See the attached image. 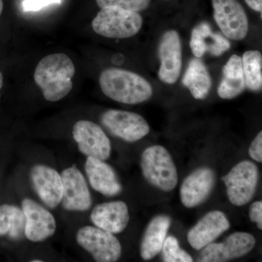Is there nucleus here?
<instances>
[{
    "instance_id": "obj_7",
    "label": "nucleus",
    "mask_w": 262,
    "mask_h": 262,
    "mask_svg": "<svg viewBox=\"0 0 262 262\" xmlns=\"http://www.w3.org/2000/svg\"><path fill=\"white\" fill-rule=\"evenodd\" d=\"M213 18L224 35L232 40L246 38L249 29L246 10L238 0H212Z\"/></svg>"
},
{
    "instance_id": "obj_24",
    "label": "nucleus",
    "mask_w": 262,
    "mask_h": 262,
    "mask_svg": "<svg viewBox=\"0 0 262 262\" xmlns=\"http://www.w3.org/2000/svg\"><path fill=\"white\" fill-rule=\"evenodd\" d=\"M246 88L258 92L262 88V56L258 51H246L242 58Z\"/></svg>"
},
{
    "instance_id": "obj_10",
    "label": "nucleus",
    "mask_w": 262,
    "mask_h": 262,
    "mask_svg": "<svg viewBox=\"0 0 262 262\" xmlns=\"http://www.w3.org/2000/svg\"><path fill=\"white\" fill-rule=\"evenodd\" d=\"M256 239L248 232H234L222 244L211 243L202 251L198 261L202 262H223L239 258L247 254L254 248Z\"/></svg>"
},
{
    "instance_id": "obj_11",
    "label": "nucleus",
    "mask_w": 262,
    "mask_h": 262,
    "mask_svg": "<svg viewBox=\"0 0 262 262\" xmlns=\"http://www.w3.org/2000/svg\"><path fill=\"white\" fill-rule=\"evenodd\" d=\"M160 67L158 76L164 83L175 84L182 68V48L180 37L175 30L165 32L160 39Z\"/></svg>"
},
{
    "instance_id": "obj_20",
    "label": "nucleus",
    "mask_w": 262,
    "mask_h": 262,
    "mask_svg": "<svg viewBox=\"0 0 262 262\" xmlns=\"http://www.w3.org/2000/svg\"><path fill=\"white\" fill-rule=\"evenodd\" d=\"M170 225L171 219L166 215H159L151 220L141 243L140 253L143 259H152L161 252Z\"/></svg>"
},
{
    "instance_id": "obj_25",
    "label": "nucleus",
    "mask_w": 262,
    "mask_h": 262,
    "mask_svg": "<svg viewBox=\"0 0 262 262\" xmlns=\"http://www.w3.org/2000/svg\"><path fill=\"white\" fill-rule=\"evenodd\" d=\"M163 261L165 262H192L193 258L187 251L179 246L178 239L173 236L165 238L162 248Z\"/></svg>"
},
{
    "instance_id": "obj_2",
    "label": "nucleus",
    "mask_w": 262,
    "mask_h": 262,
    "mask_svg": "<svg viewBox=\"0 0 262 262\" xmlns=\"http://www.w3.org/2000/svg\"><path fill=\"white\" fill-rule=\"evenodd\" d=\"M101 91L107 97L117 102L138 104L152 96L153 89L144 77L120 68H108L99 77Z\"/></svg>"
},
{
    "instance_id": "obj_18",
    "label": "nucleus",
    "mask_w": 262,
    "mask_h": 262,
    "mask_svg": "<svg viewBox=\"0 0 262 262\" xmlns=\"http://www.w3.org/2000/svg\"><path fill=\"white\" fill-rule=\"evenodd\" d=\"M189 46L196 58H201L206 53L220 56L231 47L228 39L220 33L212 32L211 25L207 22H202L193 29Z\"/></svg>"
},
{
    "instance_id": "obj_30",
    "label": "nucleus",
    "mask_w": 262,
    "mask_h": 262,
    "mask_svg": "<svg viewBox=\"0 0 262 262\" xmlns=\"http://www.w3.org/2000/svg\"><path fill=\"white\" fill-rule=\"evenodd\" d=\"M246 4L251 9L261 13L262 12V0H245Z\"/></svg>"
},
{
    "instance_id": "obj_6",
    "label": "nucleus",
    "mask_w": 262,
    "mask_h": 262,
    "mask_svg": "<svg viewBox=\"0 0 262 262\" xmlns=\"http://www.w3.org/2000/svg\"><path fill=\"white\" fill-rule=\"evenodd\" d=\"M76 239L80 246L92 255L95 261H117L121 256L120 241L113 234L103 229L86 226L79 229Z\"/></svg>"
},
{
    "instance_id": "obj_3",
    "label": "nucleus",
    "mask_w": 262,
    "mask_h": 262,
    "mask_svg": "<svg viewBox=\"0 0 262 262\" xmlns=\"http://www.w3.org/2000/svg\"><path fill=\"white\" fill-rule=\"evenodd\" d=\"M142 25L143 18L139 12L118 7L101 8L92 22V28L96 34L111 39L134 37Z\"/></svg>"
},
{
    "instance_id": "obj_15",
    "label": "nucleus",
    "mask_w": 262,
    "mask_h": 262,
    "mask_svg": "<svg viewBox=\"0 0 262 262\" xmlns=\"http://www.w3.org/2000/svg\"><path fill=\"white\" fill-rule=\"evenodd\" d=\"M229 227L230 223L223 212H209L189 231L188 242L195 250L203 249L228 230Z\"/></svg>"
},
{
    "instance_id": "obj_29",
    "label": "nucleus",
    "mask_w": 262,
    "mask_h": 262,
    "mask_svg": "<svg viewBox=\"0 0 262 262\" xmlns=\"http://www.w3.org/2000/svg\"><path fill=\"white\" fill-rule=\"evenodd\" d=\"M250 220L257 224L258 228L262 229V202L256 201L251 205L249 212Z\"/></svg>"
},
{
    "instance_id": "obj_22",
    "label": "nucleus",
    "mask_w": 262,
    "mask_h": 262,
    "mask_svg": "<svg viewBox=\"0 0 262 262\" xmlns=\"http://www.w3.org/2000/svg\"><path fill=\"white\" fill-rule=\"evenodd\" d=\"M182 84L190 91L193 97L203 100L211 89V75L205 63L200 58L191 60L182 78Z\"/></svg>"
},
{
    "instance_id": "obj_33",
    "label": "nucleus",
    "mask_w": 262,
    "mask_h": 262,
    "mask_svg": "<svg viewBox=\"0 0 262 262\" xmlns=\"http://www.w3.org/2000/svg\"><path fill=\"white\" fill-rule=\"evenodd\" d=\"M42 260H34L32 262H42Z\"/></svg>"
},
{
    "instance_id": "obj_5",
    "label": "nucleus",
    "mask_w": 262,
    "mask_h": 262,
    "mask_svg": "<svg viewBox=\"0 0 262 262\" xmlns=\"http://www.w3.org/2000/svg\"><path fill=\"white\" fill-rule=\"evenodd\" d=\"M227 187L229 201L235 206H243L253 199L258 182V169L253 162L244 160L222 177Z\"/></svg>"
},
{
    "instance_id": "obj_28",
    "label": "nucleus",
    "mask_w": 262,
    "mask_h": 262,
    "mask_svg": "<svg viewBox=\"0 0 262 262\" xmlns=\"http://www.w3.org/2000/svg\"><path fill=\"white\" fill-rule=\"evenodd\" d=\"M250 157L255 161L262 162V132L258 133L254 140L251 143L248 150Z\"/></svg>"
},
{
    "instance_id": "obj_9",
    "label": "nucleus",
    "mask_w": 262,
    "mask_h": 262,
    "mask_svg": "<svg viewBox=\"0 0 262 262\" xmlns=\"http://www.w3.org/2000/svg\"><path fill=\"white\" fill-rule=\"evenodd\" d=\"M72 135L82 154L103 161L110 158L111 143L97 124L80 120L74 125Z\"/></svg>"
},
{
    "instance_id": "obj_8",
    "label": "nucleus",
    "mask_w": 262,
    "mask_h": 262,
    "mask_svg": "<svg viewBox=\"0 0 262 262\" xmlns=\"http://www.w3.org/2000/svg\"><path fill=\"white\" fill-rule=\"evenodd\" d=\"M101 122L113 135L127 142H135L149 133V124L139 114L110 110L101 117Z\"/></svg>"
},
{
    "instance_id": "obj_21",
    "label": "nucleus",
    "mask_w": 262,
    "mask_h": 262,
    "mask_svg": "<svg viewBox=\"0 0 262 262\" xmlns=\"http://www.w3.org/2000/svg\"><path fill=\"white\" fill-rule=\"evenodd\" d=\"M223 77L217 93L223 99H232L239 96L246 89L242 58L232 55L223 67Z\"/></svg>"
},
{
    "instance_id": "obj_19",
    "label": "nucleus",
    "mask_w": 262,
    "mask_h": 262,
    "mask_svg": "<svg viewBox=\"0 0 262 262\" xmlns=\"http://www.w3.org/2000/svg\"><path fill=\"white\" fill-rule=\"evenodd\" d=\"M84 168L90 184L95 190L105 196H115L121 192V184L108 164L88 157Z\"/></svg>"
},
{
    "instance_id": "obj_12",
    "label": "nucleus",
    "mask_w": 262,
    "mask_h": 262,
    "mask_svg": "<svg viewBox=\"0 0 262 262\" xmlns=\"http://www.w3.org/2000/svg\"><path fill=\"white\" fill-rule=\"evenodd\" d=\"M63 194L61 203L67 211H84L92 204L91 193L82 173L75 165L61 173Z\"/></svg>"
},
{
    "instance_id": "obj_14",
    "label": "nucleus",
    "mask_w": 262,
    "mask_h": 262,
    "mask_svg": "<svg viewBox=\"0 0 262 262\" xmlns=\"http://www.w3.org/2000/svg\"><path fill=\"white\" fill-rule=\"evenodd\" d=\"M25 215L24 234L32 242H41L55 233L56 225L53 215L40 205L30 199L22 202Z\"/></svg>"
},
{
    "instance_id": "obj_26",
    "label": "nucleus",
    "mask_w": 262,
    "mask_h": 262,
    "mask_svg": "<svg viewBox=\"0 0 262 262\" xmlns=\"http://www.w3.org/2000/svg\"><path fill=\"white\" fill-rule=\"evenodd\" d=\"M100 8L118 7L131 11L140 12L149 8L151 0H96Z\"/></svg>"
},
{
    "instance_id": "obj_4",
    "label": "nucleus",
    "mask_w": 262,
    "mask_h": 262,
    "mask_svg": "<svg viewBox=\"0 0 262 262\" xmlns=\"http://www.w3.org/2000/svg\"><path fill=\"white\" fill-rule=\"evenodd\" d=\"M141 168L144 178L154 187L165 192H170L177 187V167L171 155L163 146L146 148L141 155Z\"/></svg>"
},
{
    "instance_id": "obj_23",
    "label": "nucleus",
    "mask_w": 262,
    "mask_h": 262,
    "mask_svg": "<svg viewBox=\"0 0 262 262\" xmlns=\"http://www.w3.org/2000/svg\"><path fill=\"white\" fill-rule=\"evenodd\" d=\"M25 224L23 210L10 205L0 206V235L8 234L12 239H20L24 234Z\"/></svg>"
},
{
    "instance_id": "obj_27",
    "label": "nucleus",
    "mask_w": 262,
    "mask_h": 262,
    "mask_svg": "<svg viewBox=\"0 0 262 262\" xmlns=\"http://www.w3.org/2000/svg\"><path fill=\"white\" fill-rule=\"evenodd\" d=\"M61 0H24L23 8L25 11H38V10L52 4H60Z\"/></svg>"
},
{
    "instance_id": "obj_1",
    "label": "nucleus",
    "mask_w": 262,
    "mask_h": 262,
    "mask_svg": "<svg viewBox=\"0 0 262 262\" xmlns=\"http://www.w3.org/2000/svg\"><path fill=\"white\" fill-rule=\"evenodd\" d=\"M75 67L64 53L48 55L38 63L34 72L35 83L48 101L56 102L66 97L73 87Z\"/></svg>"
},
{
    "instance_id": "obj_17",
    "label": "nucleus",
    "mask_w": 262,
    "mask_h": 262,
    "mask_svg": "<svg viewBox=\"0 0 262 262\" xmlns=\"http://www.w3.org/2000/svg\"><path fill=\"white\" fill-rule=\"evenodd\" d=\"M91 219L96 227L114 234L125 230L130 221V215L124 202L113 201L95 207L91 212Z\"/></svg>"
},
{
    "instance_id": "obj_31",
    "label": "nucleus",
    "mask_w": 262,
    "mask_h": 262,
    "mask_svg": "<svg viewBox=\"0 0 262 262\" xmlns=\"http://www.w3.org/2000/svg\"><path fill=\"white\" fill-rule=\"evenodd\" d=\"M3 8H4V3H3V0H0V16H1L2 13H3Z\"/></svg>"
},
{
    "instance_id": "obj_32",
    "label": "nucleus",
    "mask_w": 262,
    "mask_h": 262,
    "mask_svg": "<svg viewBox=\"0 0 262 262\" xmlns=\"http://www.w3.org/2000/svg\"><path fill=\"white\" fill-rule=\"evenodd\" d=\"M3 86V76L2 72H0V90L2 89Z\"/></svg>"
},
{
    "instance_id": "obj_13",
    "label": "nucleus",
    "mask_w": 262,
    "mask_h": 262,
    "mask_svg": "<svg viewBox=\"0 0 262 262\" xmlns=\"http://www.w3.org/2000/svg\"><path fill=\"white\" fill-rule=\"evenodd\" d=\"M214 171L208 167H201L184 179L180 189V198L186 208H192L206 201L214 187Z\"/></svg>"
},
{
    "instance_id": "obj_16",
    "label": "nucleus",
    "mask_w": 262,
    "mask_h": 262,
    "mask_svg": "<svg viewBox=\"0 0 262 262\" xmlns=\"http://www.w3.org/2000/svg\"><path fill=\"white\" fill-rule=\"evenodd\" d=\"M31 179L36 192L46 206L56 208L61 202L63 184L61 176L54 169L46 165H35Z\"/></svg>"
}]
</instances>
